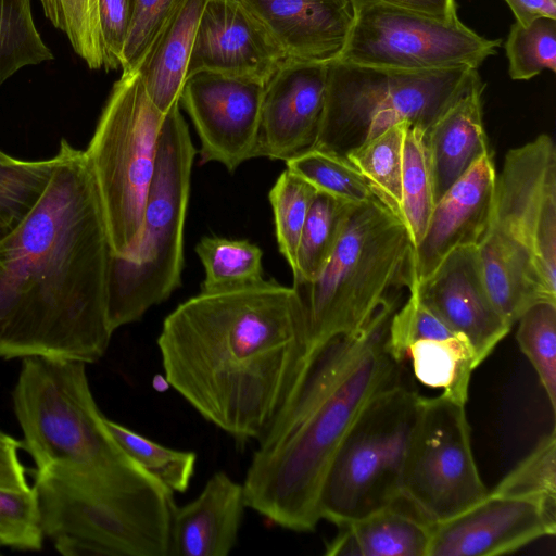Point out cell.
Wrapping results in <instances>:
<instances>
[{
    "label": "cell",
    "mask_w": 556,
    "mask_h": 556,
    "mask_svg": "<svg viewBox=\"0 0 556 556\" xmlns=\"http://www.w3.org/2000/svg\"><path fill=\"white\" fill-rule=\"evenodd\" d=\"M516 339L556 410V302L531 304L519 317Z\"/></svg>",
    "instance_id": "obj_34"
},
{
    "label": "cell",
    "mask_w": 556,
    "mask_h": 556,
    "mask_svg": "<svg viewBox=\"0 0 556 556\" xmlns=\"http://www.w3.org/2000/svg\"><path fill=\"white\" fill-rule=\"evenodd\" d=\"M206 0H186L137 68L154 105L166 114L179 102L198 23Z\"/></svg>",
    "instance_id": "obj_24"
},
{
    "label": "cell",
    "mask_w": 556,
    "mask_h": 556,
    "mask_svg": "<svg viewBox=\"0 0 556 556\" xmlns=\"http://www.w3.org/2000/svg\"><path fill=\"white\" fill-rule=\"evenodd\" d=\"M136 0H98V15L108 71L121 67Z\"/></svg>",
    "instance_id": "obj_42"
},
{
    "label": "cell",
    "mask_w": 556,
    "mask_h": 556,
    "mask_svg": "<svg viewBox=\"0 0 556 556\" xmlns=\"http://www.w3.org/2000/svg\"><path fill=\"white\" fill-rule=\"evenodd\" d=\"M204 268L201 291H219L265 280L262 249L248 241L203 237L194 248Z\"/></svg>",
    "instance_id": "obj_28"
},
{
    "label": "cell",
    "mask_w": 556,
    "mask_h": 556,
    "mask_svg": "<svg viewBox=\"0 0 556 556\" xmlns=\"http://www.w3.org/2000/svg\"><path fill=\"white\" fill-rule=\"evenodd\" d=\"M511 79L528 80L544 70L556 72V20L539 17L527 25L515 22L505 41Z\"/></svg>",
    "instance_id": "obj_36"
},
{
    "label": "cell",
    "mask_w": 556,
    "mask_h": 556,
    "mask_svg": "<svg viewBox=\"0 0 556 556\" xmlns=\"http://www.w3.org/2000/svg\"><path fill=\"white\" fill-rule=\"evenodd\" d=\"M555 531L556 506L489 492L460 514L433 523L428 556L502 555Z\"/></svg>",
    "instance_id": "obj_15"
},
{
    "label": "cell",
    "mask_w": 556,
    "mask_h": 556,
    "mask_svg": "<svg viewBox=\"0 0 556 556\" xmlns=\"http://www.w3.org/2000/svg\"><path fill=\"white\" fill-rule=\"evenodd\" d=\"M186 0H136L123 49L122 72L137 71L169 18Z\"/></svg>",
    "instance_id": "obj_40"
},
{
    "label": "cell",
    "mask_w": 556,
    "mask_h": 556,
    "mask_svg": "<svg viewBox=\"0 0 556 556\" xmlns=\"http://www.w3.org/2000/svg\"><path fill=\"white\" fill-rule=\"evenodd\" d=\"M413 248L402 219L378 198L352 205L319 275L293 280L308 350L357 331L391 291L408 288Z\"/></svg>",
    "instance_id": "obj_5"
},
{
    "label": "cell",
    "mask_w": 556,
    "mask_h": 556,
    "mask_svg": "<svg viewBox=\"0 0 556 556\" xmlns=\"http://www.w3.org/2000/svg\"><path fill=\"white\" fill-rule=\"evenodd\" d=\"M408 125L397 123L345 155L375 195L400 218L403 143Z\"/></svg>",
    "instance_id": "obj_26"
},
{
    "label": "cell",
    "mask_w": 556,
    "mask_h": 556,
    "mask_svg": "<svg viewBox=\"0 0 556 556\" xmlns=\"http://www.w3.org/2000/svg\"><path fill=\"white\" fill-rule=\"evenodd\" d=\"M350 3L354 12L364 7L381 4L444 20L457 17L455 0H350Z\"/></svg>",
    "instance_id": "obj_44"
},
{
    "label": "cell",
    "mask_w": 556,
    "mask_h": 556,
    "mask_svg": "<svg viewBox=\"0 0 556 556\" xmlns=\"http://www.w3.org/2000/svg\"><path fill=\"white\" fill-rule=\"evenodd\" d=\"M289 59L329 63L344 49L354 11L350 0H241Z\"/></svg>",
    "instance_id": "obj_20"
},
{
    "label": "cell",
    "mask_w": 556,
    "mask_h": 556,
    "mask_svg": "<svg viewBox=\"0 0 556 556\" xmlns=\"http://www.w3.org/2000/svg\"><path fill=\"white\" fill-rule=\"evenodd\" d=\"M460 337L414 293L394 312L389 326V348L399 362L406 348L421 339Z\"/></svg>",
    "instance_id": "obj_41"
},
{
    "label": "cell",
    "mask_w": 556,
    "mask_h": 556,
    "mask_svg": "<svg viewBox=\"0 0 556 556\" xmlns=\"http://www.w3.org/2000/svg\"><path fill=\"white\" fill-rule=\"evenodd\" d=\"M164 116L139 73L122 72L84 151L113 255H124L138 240Z\"/></svg>",
    "instance_id": "obj_9"
},
{
    "label": "cell",
    "mask_w": 556,
    "mask_h": 556,
    "mask_svg": "<svg viewBox=\"0 0 556 556\" xmlns=\"http://www.w3.org/2000/svg\"><path fill=\"white\" fill-rule=\"evenodd\" d=\"M55 157L21 161L0 151V226L8 235L40 199Z\"/></svg>",
    "instance_id": "obj_33"
},
{
    "label": "cell",
    "mask_w": 556,
    "mask_h": 556,
    "mask_svg": "<svg viewBox=\"0 0 556 556\" xmlns=\"http://www.w3.org/2000/svg\"><path fill=\"white\" fill-rule=\"evenodd\" d=\"M86 366L40 355L22 358L12 399L23 447L33 457L36 472L114 479L150 476L110 433Z\"/></svg>",
    "instance_id": "obj_4"
},
{
    "label": "cell",
    "mask_w": 556,
    "mask_h": 556,
    "mask_svg": "<svg viewBox=\"0 0 556 556\" xmlns=\"http://www.w3.org/2000/svg\"><path fill=\"white\" fill-rule=\"evenodd\" d=\"M492 492L533 498L546 505L556 506L555 427L498 482Z\"/></svg>",
    "instance_id": "obj_38"
},
{
    "label": "cell",
    "mask_w": 556,
    "mask_h": 556,
    "mask_svg": "<svg viewBox=\"0 0 556 556\" xmlns=\"http://www.w3.org/2000/svg\"><path fill=\"white\" fill-rule=\"evenodd\" d=\"M10 438H12V437H10L9 434H7V433H4V432H2V431L0 430V440H8V439H10Z\"/></svg>",
    "instance_id": "obj_46"
},
{
    "label": "cell",
    "mask_w": 556,
    "mask_h": 556,
    "mask_svg": "<svg viewBox=\"0 0 556 556\" xmlns=\"http://www.w3.org/2000/svg\"><path fill=\"white\" fill-rule=\"evenodd\" d=\"M52 59L36 28L30 0H0V85L25 66Z\"/></svg>",
    "instance_id": "obj_32"
},
{
    "label": "cell",
    "mask_w": 556,
    "mask_h": 556,
    "mask_svg": "<svg viewBox=\"0 0 556 556\" xmlns=\"http://www.w3.org/2000/svg\"><path fill=\"white\" fill-rule=\"evenodd\" d=\"M352 205L316 191L300 237L293 280L311 281L319 275L339 240Z\"/></svg>",
    "instance_id": "obj_29"
},
{
    "label": "cell",
    "mask_w": 556,
    "mask_h": 556,
    "mask_svg": "<svg viewBox=\"0 0 556 556\" xmlns=\"http://www.w3.org/2000/svg\"><path fill=\"white\" fill-rule=\"evenodd\" d=\"M485 233L527 262L556 295V147L551 136L539 135L506 153Z\"/></svg>",
    "instance_id": "obj_13"
},
{
    "label": "cell",
    "mask_w": 556,
    "mask_h": 556,
    "mask_svg": "<svg viewBox=\"0 0 556 556\" xmlns=\"http://www.w3.org/2000/svg\"><path fill=\"white\" fill-rule=\"evenodd\" d=\"M496 170L483 154L435 203L421 241L413 248L409 286L428 279L455 249L477 245L492 212Z\"/></svg>",
    "instance_id": "obj_19"
},
{
    "label": "cell",
    "mask_w": 556,
    "mask_h": 556,
    "mask_svg": "<svg viewBox=\"0 0 556 556\" xmlns=\"http://www.w3.org/2000/svg\"><path fill=\"white\" fill-rule=\"evenodd\" d=\"M516 22L527 25L539 17L556 20V0H505Z\"/></svg>",
    "instance_id": "obj_45"
},
{
    "label": "cell",
    "mask_w": 556,
    "mask_h": 556,
    "mask_svg": "<svg viewBox=\"0 0 556 556\" xmlns=\"http://www.w3.org/2000/svg\"><path fill=\"white\" fill-rule=\"evenodd\" d=\"M264 86L212 72L187 77L179 105L197 130L201 164L216 162L233 173L256 157Z\"/></svg>",
    "instance_id": "obj_14"
},
{
    "label": "cell",
    "mask_w": 556,
    "mask_h": 556,
    "mask_svg": "<svg viewBox=\"0 0 556 556\" xmlns=\"http://www.w3.org/2000/svg\"><path fill=\"white\" fill-rule=\"evenodd\" d=\"M245 507L243 485L224 471L215 472L193 501L175 505L167 556H227Z\"/></svg>",
    "instance_id": "obj_21"
},
{
    "label": "cell",
    "mask_w": 556,
    "mask_h": 556,
    "mask_svg": "<svg viewBox=\"0 0 556 556\" xmlns=\"http://www.w3.org/2000/svg\"><path fill=\"white\" fill-rule=\"evenodd\" d=\"M501 40L484 38L458 17L444 20L389 5L354 12L342 62L405 72L478 70Z\"/></svg>",
    "instance_id": "obj_12"
},
{
    "label": "cell",
    "mask_w": 556,
    "mask_h": 556,
    "mask_svg": "<svg viewBox=\"0 0 556 556\" xmlns=\"http://www.w3.org/2000/svg\"><path fill=\"white\" fill-rule=\"evenodd\" d=\"M7 233L4 232V230L1 228L0 226V240L5 236Z\"/></svg>",
    "instance_id": "obj_47"
},
{
    "label": "cell",
    "mask_w": 556,
    "mask_h": 556,
    "mask_svg": "<svg viewBox=\"0 0 556 556\" xmlns=\"http://www.w3.org/2000/svg\"><path fill=\"white\" fill-rule=\"evenodd\" d=\"M41 527L66 556H167L173 492L156 479L36 472Z\"/></svg>",
    "instance_id": "obj_6"
},
{
    "label": "cell",
    "mask_w": 556,
    "mask_h": 556,
    "mask_svg": "<svg viewBox=\"0 0 556 556\" xmlns=\"http://www.w3.org/2000/svg\"><path fill=\"white\" fill-rule=\"evenodd\" d=\"M47 18L63 31L91 70L104 65L98 0H39Z\"/></svg>",
    "instance_id": "obj_37"
},
{
    "label": "cell",
    "mask_w": 556,
    "mask_h": 556,
    "mask_svg": "<svg viewBox=\"0 0 556 556\" xmlns=\"http://www.w3.org/2000/svg\"><path fill=\"white\" fill-rule=\"evenodd\" d=\"M478 79L425 132L435 203L483 155L491 153Z\"/></svg>",
    "instance_id": "obj_22"
},
{
    "label": "cell",
    "mask_w": 556,
    "mask_h": 556,
    "mask_svg": "<svg viewBox=\"0 0 556 556\" xmlns=\"http://www.w3.org/2000/svg\"><path fill=\"white\" fill-rule=\"evenodd\" d=\"M286 166L316 191L343 202L361 204L377 198L356 167L334 152L311 148L287 160Z\"/></svg>",
    "instance_id": "obj_30"
},
{
    "label": "cell",
    "mask_w": 556,
    "mask_h": 556,
    "mask_svg": "<svg viewBox=\"0 0 556 556\" xmlns=\"http://www.w3.org/2000/svg\"><path fill=\"white\" fill-rule=\"evenodd\" d=\"M402 500V498H401ZM396 503L338 527L326 555L428 556L433 523Z\"/></svg>",
    "instance_id": "obj_23"
},
{
    "label": "cell",
    "mask_w": 556,
    "mask_h": 556,
    "mask_svg": "<svg viewBox=\"0 0 556 556\" xmlns=\"http://www.w3.org/2000/svg\"><path fill=\"white\" fill-rule=\"evenodd\" d=\"M21 447L23 443L14 438L0 440V488L2 489L23 491L30 488L17 454Z\"/></svg>",
    "instance_id": "obj_43"
},
{
    "label": "cell",
    "mask_w": 556,
    "mask_h": 556,
    "mask_svg": "<svg viewBox=\"0 0 556 556\" xmlns=\"http://www.w3.org/2000/svg\"><path fill=\"white\" fill-rule=\"evenodd\" d=\"M328 64L288 59L265 84L256 157L286 162L314 147Z\"/></svg>",
    "instance_id": "obj_17"
},
{
    "label": "cell",
    "mask_w": 556,
    "mask_h": 556,
    "mask_svg": "<svg viewBox=\"0 0 556 556\" xmlns=\"http://www.w3.org/2000/svg\"><path fill=\"white\" fill-rule=\"evenodd\" d=\"M288 59L241 0H206L187 77L212 72L265 85Z\"/></svg>",
    "instance_id": "obj_16"
},
{
    "label": "cell",
    "mask_w": 556,
    "mask_h": 556,
    "mask_svg": "<svg viewBox=\"0 0 556 556\" xmlns=\"http://www.w3.org/2000/svg\"><path fill=\"white\" fill-rule=\"evenodd\" d=\"M434 205L425 130L408 125L403 143L401 219L413 247L421 241Z\"/></svg>",
    "instance_id": "obj_27"
},
{
    "label": "cell",
    "mask_w": 556,
    "mask_h": 556,
    "mask_svg": "<svg viewBox=\"0 0 556 556\" xmlns=\"http://www.w3.org/2000/svg\"><path fill=\"white\" fill-rule=\"evenodd\" d=\"M316 190L304 179L286 169L271 187L268 199L275 219L279 252L293 273L300 237Z\"/></svg>",
    "instance_id": "obj_35"
},
{
    "label": "cell",
    "mask_w": 556,
    "mask_h": 556,
    "mask_svg": "<svg viewBox=\"0 0 556 556\" xmlns=\"http://www.w3.org/2000/svg\"><path fill=\"white\" fill-rule=\"evenodd\" d=\"M472 453L465 404L420 396L402 478V497L426 520L452 518L488 495Z\"/></svg>",
    "instance_id": "obj_11"
},
{
    "label": "cell",
    "mask_w": 556,
    "mask_h": 556,
    "mask_svg": "<svg viewBox=\"0 0 556 556\" xmlns=\"http://www.w3.org/2000/svg\"><path fill=\"white\" fill-rule=\"evenodd\" d=\"M106 427L122 450L173 493L188 490L197 454L164 446L128 427L105 418Z\"/></svg>",
    "instance_id": "obj_31"
},
{
    "label": "cell",
    "mask_w": 556,
    "mask_h": 556,
    "mask_svg": "<svg viewBox=\"0 0 556 556\" xmlns=\"http://www.w3.org/2000/svg\"><path fill=\"white\" fill-rule=\"evenodd\" d=\"M195 153L176 102L164 116L138 240L124 255H111L108 313L113 331L139 320L181 285L184 231Z\"/></svg>",
    "instance_id": "obj_7"
},
{
    "label": "cell",
    "mask_w": 556,
    "mask_h": 556,
    "mask_svg": "<svg viewBox=\"0 0 556 556\" xmlns=\"http://www.w3.org/2000/svg\"><path fill=\"white\" fill-rule=\"evenodd\" d=\"M397 307L395 292L357 331L308 350L257 441L242 483L247 507L291 531L316 528L321 484L340 443L375 396L402 382L404 363L389 348Z\"/></svg>",
    "instance_id": "obj_3"
},
{
    "label": "cell",
    "mask_w": 556,
    "mask_h": 556,
    "mask_svg": "<svg viewBox=\"0 0 556 556\" xmlns=\"http://www.w3.org/2000/svg\"><path fill=\"white\" fill-rule=\"evenodd\" d=\"M46 188L0 240V357L97 362L113 330L112 255L84 151L62 140Z\"/></svg>",
    "instance_id": "obj_1"
},
{
    "label": "cell",
    "mask_w": 556,
    "mask_h": 556,
    "mask_svg": "<svg viewBox=\"0 0 556 556\" xmlns=\"http://www.w3.org/2000/svg\"><path fill=\"white\" fill-rule=\"evenodd\" d=\"M420 395L403 382L375 396L340 443L321 484L320 519L340 527L402 497Z\"/></svg>",
    "instance_id": "obj_10"
},
{
    "label": "cell",
    "mask_w": 556,
    "mask_h": 556,
    "mask_svg": "<svg viewBox=\"0 0 556 556\" xmlns=\"http://www.w3.org/2000/svg\"><path fill=\"white\" fill-rule=\"evenodd\" d=\"M408 291L469 343L479 365L511 328L486 292L477 245L455 249L428 279Z\"/></svg>",
    "instance_id": "obj_18"
},
{
    "label": "cell",
    "mask_w": 556,
    "mask_h": 556,
    "mask_svg": "<svg viewBox=\"0 0 556 556\" xmlns=\"http://www.w3.org/2000/svg\"><path fill=\"white\" fill-rule=\"evenodd\" d=\"M43 539L33 485L23 491L0 488V547L39 551Z\"/></svg>",
    "instance_id": "obj_39"
},
{
    "label": "cell",
    "mask_w": 556,
    "mask_h": 556,
    "mask_svg": "<svg viewBox=\"0 0 556 556\" xmlns=\"http://www.w3.org/2000/svg\"><path fill=\"white\" fill-rule=\"evenodd\" d=\"M156 343L169 387L240 442L261 439L308 351L293 288L266 279L186 300Z\"/></svg>",
    "instance_id": "obj_2"
},
{
    "label": "cell",
    "mask_w": 556,
    "mask_h": 556,
    "mask_svg": "<svg viewBox=\"0 0 556 556\" xmlns=\"http://www.w3.org/2000/svg\"><path fill=\"white\" fill-rule=\"evenodd\" d=\"M402 359L410 362L421 383L442 389L447 397L466 404L471 374L479 364L464 338L418 340L406 348Z\"/></svg>",
    "instance_id": "obj_25"
},
{
    "label": "cell",
    "mask_w": 556,
    "mask_h": 556,
    "mask_svg": "<svg viewBox=\"0 0 556 556\" xmlns=\"http://www.w3.org/2000/svg\"><path fill=\"white\" fill-rule=\"evenodd\" d=\"M478 79V70L471 67L405 72L329 62L313 148L345 156L401 122L426 132Z\"/></svg>",
    "instance_id": "obj_8"
}]
</instances>
